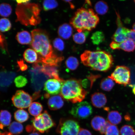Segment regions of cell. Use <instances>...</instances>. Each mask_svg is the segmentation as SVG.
Here are the masks:
<instances>
[{
    "mask_svg": "<svg viewBox=\"0 0 135 135\" xmlns=\"http://www.w3.org/2000/svg\"><path fill=\"white\" fill-rule=\"evenodd\" d=\"M80 59L82 63L85 66L98 71H107L113 64L112 55L104 51L85 50L81 55Z\"/></svg>",
    "mask_w": 135,
    "mask_h": 135,
    "instance_id": "obj_1",
    "label": "cell"
},
{
    "mask_svg": "<svg viewBox=\"0 0 135 135\" xmlns=\"http://www.w3.org/2000/svg\"><path fill=\"white\" fill-rule=\"evenodd\" d=\"M32 40L30 45L38 55L37 61L43 63L56 55L53 53L48 33L44 30L37 28L31 32Z\"/></svg>",
    "mask_w": 135,
    "mask_h": 135,
    "instance_id": "obj_2",
    "label": "cell"
},
{
    "mask_svg": "<svg viewBox=\"0 0 135 135\" xmlns=\"http://www.w3.org/2000/svg\"><path fill=\"white\" fill-rule=\"evenodd\" d=\"M99 21V17L91 8H81L78 9L70 21L78 32L90 31L95 28Z\"/></svg>",
    "mask_w": 135,
    "mask_h": 135,
    "instance_id": "obj_3",
    "label": "cell"
},
{
    "mask_svg": "<svg viewBox=\"0 0 135 135\" xmlns=\"http://www.w3.org/2000/svg\"><path fill=\"white\" fill-rule=\"evenodd\" d=\"M60 93L65 100L76 104L82 102L88 92L83 88L81 80L72 79L64 81Z\"/></svg>",
    "mask_w": 135,
    "mask_h": 135,
    "instance_id": "obj_4",
    "label": "cell"
},
{
    "mask_svg": "<svg viewBox=\"0 0 135 135\" xmlns=\"http://www.w3.org/2000/svg\"><path fill=\"white\" fill-rule=\"evenodd\" d=\"M34 4H18L16 13L18 21L25 25H35L40 22V18H36L30 16V15L38 16L40 11V8L35 10L31 13Z\"/></svg>",
    "mask_w": 135,
    "mask_h": 135,
    "instance_id": "obj_5",
    "label": "cell"
},
{
    "mask_svg": "<svg viewBox=\"0 0 135 135\" xmlns=\"http://www.w3.org/2000/svg\"><path fill=\"white\" fill-rule=\"evenodd\" d=\"M41 65V62H37L33 64L30 70L32 87L35 92L33 95L35 99L40 97V91L49 78L42 71Z\"/></svg>",
    "mask_w": 135,
    "mask_h": 135,
    "instance_id": "obj_6",
    "label": "cell"
},
{
    "mask_svg": "<svg viewBox=\"0 0 135 135\" xmlns=\"http://www.w3.org/2000/svg\"><path fill=\"white\" fill-rule=\"evenodd\" d=\"M32 123L34 129L41 133H44L55 125V122L46 111L34 118Z\"/></svg>",
    "mask_w": 135,
    "mask_h": 135,
    "instance_id": "obj_7",
    "label": "cell"
},
{
    "mask_svg": "<svg viewBox=\"0 0 135 135\" xmlns=\"http://www.w3.org/2000/svg\"><path fill=\"white\" fill-rule=\"evenodd\" d=\"M131 70L129 67L125 66H117L108 77L116 83L126 86L131 83Z\"/></svg>",
    "mask_w": 135,
    "mask_h": 135,
    "instance_id": "obj_8",
    "label": "cell"
},
{
    "mask_svg": "<svg viewBox=\"0 0 135 135\" xmlns=\"http://www.w3.org/2000/svg\"><path fill=\"white\" fill-rule=\"evenodd\" d=\"M69 112L74 117L80 119H85L92 114L93 109L88 102L83 101L73 106Z\"/></svg>",
    "mask_w": 135,
    "mask_h": 135,
    "instance_id": "obj_9",
    "label": "cell"
},
{
    "mask_svg": "<svg viewBox=\"0 0 135 135\" xmlns=\"http://www.w3.org/2000/svg\"><path fill=\"white\" fill-rule=\"evenodd\" d=\"M80 129L79 123L73 119L61 120L57 131L61 135H77Z\"/></svg>",
    "mask_w": 135,
    "mask_h": 135,
    "instance_id": "obj_10",
    "label": "cell"
},
{
    "mask_svg": "<svg viewBox=\"0 0 135 135\" xmlns=\"http://www.w3.org/2000/svg\"><path fill=\"white\" fill-rule=\"evenodd\" d=\"M12 101L15 107L22 109L29 107L32 102L33 98L28 93L18 90L13 96Z\"/></svg>",
    "mask_w": 135,
    "mask_h": 135,
    "instance_id": "obj_11",
    "label": "cell"
},
{
    "mask_svg": "<svg viewBox=\"0 0 135 135\" xmlns=\"http://www.w3.org/2000/svg\"><path fill=\"white\" fill-rule=\"evenodd\" d=\"M116 13L117 16L116 23L117 28L115 33L113 35L112 38L114 41L121 43L128 40L127 33L129 29L123 26L119 14L116 12Z\"/></svg>",
    "mask_w": 135,
    "mask_h": 135,
    "instance_id": "obj_12",
    "label": "cell"
},
{
    "mask_svg": "<svg viewBox=\"0 0 135 135\" xmlns=\"http://www.w3.org/2000/svg\"><path fill=\"white\" fill-rule=\"evenodd\" d=\"M63 82L55 79H49L45 82L44 90L49 95H57L60 92Z\"/></svg>",
    "mask_w": 135,
    "mask_h": 135,
    "instance_id": "obj_13",
    "label": "cell"
},
{
    "mask_svg": "<svg viewBox=\"0 0 135 135\" xmlns=\"http://www.w3.org/2000/svg\"><path fill=\"white\" fill-rule=\"evenodd\" d=\"M16 74L11 71H3L0 73V90H5L13 82Z\"/></svg>",
    "mask_w": 135,
    "mask_h": 135,
    "instance_id": "obj_14",
    "label": "cell"
},
{
    "mask_svg": "<svg viewBox=\"0 0 135 135\" xmlns=\"http://www.w3.org/2000/svg\"><path fill=\"white\" fill-rule=\"evenodd\" d=\"M110 46L113 50H122L126 52H131L134 50L135 44L132 40H128L121 43L113 41L110 45Z\"/></svg>",
    "mask_w": 135,
    "mask_h": 135,
    "instance_id": "obj_15",
    "label": "cell"
},
{
    "mask_svg": "<svg viewBox=\"0 0 135 135\" xmlns=\"http://www.w3.org/2000/svg\"><path fill=\"white\" fill-rule=\"evenodd\" d=\"M41 63V71L45 75L50 78H53L62 82L64 81L63 79L59 77L57 67L51 66L43 63Z\"/></svg>",
    "mask_w": 135,
    "mask_h": 135,
    "instance_id": "obj_16",
    "label": "cell"
},
{
    "mask_svg": "<svg viewBox=\"0 0 135 135\" xmlns=\"http://www.w3.org/2000/svg\"><path fill=\"white\" fill-rule=\"evenodd\" d=\"M91 101L94 107L98 108L103 107L107 102V99L105 94L102 93L96 92L92 94Z\"/></svg>",
    "mask_w": 135,
    "mask_h": 135,
    "instance_id": "obj_17",
    "label": "cell"
},
{
    "mask_svg": "<svg viewBox=\"0 0 135 135\" xmlns=\"http://www.w3.org/2000/svg\"><path fill=\"white\" fill-rule=\"evenodd\" d=\"M64 99L61 95H56L50 97L48 102L49 108L52 110H56L61 108L64 105Z\"/></svg>",
    "mask_w": 135,
    "mask_h": 135,
    "instance_id": "obj_18",
    "label": "cell"
},
{
    "mask_svg": "<svg viewBox=\"0 0 135 135\" xmlns=\"http://www.w3.org/2000/svg\"><path fill=\"white\" fill-rule=\"evenodd\" d=\"M73 29L71 25L68 23H64L59 26L58 31L59 36L64 40L69 39L71 36Z\"/></svg>",
    "mask_w": 135,
    "mask_h": 135,
    "instance_id": "obj_19",
    "label": "cell"
},
{
    "mask_svg": "<svg viewBox=\"0 0 135 135\" xmlns=\"http://www.w3.org/2000/svg\"><path fill=\"white\" fill-rule=\"evenodd\" d=\"M17 41L21 45H29L32 40L31 35L27 31H22L17 33L16 36Z\"/></svg>",
    "mask_w": 135,
    "mask_h": 135,
    "instance_id": "obj_20",
    "label": "cell"
},
{
    "mask_svg": "<svg viewBox=\"0 0 135 135\" xmlns=\"http://www.w3.org/2000/svg\"><path fill=\"white\" fill-rule=\"evenodd\" d=\"M107 121L102 116H96L93 118L91 121V124L94 130L100 131L105 126Z\"/></svg>",
    "mask_w": 135,
    "mask_h": 135,
    "instance_id": "obj_21",
    "label": "cell"
},
{
    "mask_svg": "<svg viewBox=\"0 0 135 135\" xmlns=\"http://www.w3.org/2000/svg\"><path fill=\"white\" fill-rule=\"evenodd\" d=\"M11 115L9 112L6 110H2L0 112V128L3 129L5 127L11 124Z\"/></svg>",
    "mask_w": 135,
    "mask_h": 135,
    "instance_id": "obj_22",
    "label": "cell"
},
{
    "mask_svg": "<svg viewBox=\"0 0 135 135\" xmlns=\"http://www.w3.org/2000/svg\"><path fill=\"white\" fill-rule=\"evenodd\" d=\"M23 58L28 63H36L38 60V56L36 51L31 49H28L25 51L23 54Z\"/></svg>",
    "mask_w": 135,
    "mask_h": 135,
    "instance_id": "obj_23",
    "label": "cell"
},
{
    "mask_svg": "<svg viewBox=\"0 0 135 135\" xmlns=\"http://www.w3.org/2000/svg\"><path fill=\"white\" fill-rule=\"evenodd\" d=\"M108 121L111 124L117 125L121 122L122 117L118 111L113 110L110 111L108 114Z\"/></svg>",
    "mask_w": 135,
    "mask_h": 135,
    "instance_id": "obj_24",
    "label": "cell"
},
{
    "mask_svg": "<svg viewBox=\"0 0 135 135\" xmlns=\"http://www.w3.org/2000/svg\"><path fill=\"white\" fill-rule=\"evenodd\" d=\"M43 109V107L41 104L37 102H34L30 104L28 110L31 115L35 117L41 114Z\"/></svg>",
    "mask_w": 135,
    "mask_h": 135,
    "instance_id": "obj_25",
    "label": "cell"
},
{
    "mask_svg": "<svg viewBox=\"0 0 135 135\" xmlns=\"http://www.w3.org/2000/svg\"><path fill=\"white\" fill-rule=\"evenodd\" d=\"M94 9L98 14L103 15L108 12L109 7L105 2L100 1L96 3L94 6Z\"/></svg>",
    "mask_w": 135,
    "mask_h": 135,
    "instance_id": "obj_26",
    "label": "cell"
},
{
    "mask_svg": "<svg viewBox=\"0 0 135 135\" xmlns=\"http://www.w3.org/2000/svg\"><path fill=\"white\" fill-rule=\"evenodd\" d=\"M115 84L114 81L108 77L101 81L100 87L101 89L106 91H110L113 88Z\"/></svg>",
    "mask_w": 135,
    "mask_h": 135,
    "instance_id": "obj_27",
    "label": "cell"
},
{
    "mask_svg": "<svg viewBox=\"0 0 135 135\" xmlns=\"http://www.w3.org/2000/svg\"><path fill=\"white\" fill-rule=\"evenodd\" d=\"M14 118L18 122L22 123L27 120L29 116L26 111L23 109H20L15 112Z\"/></svg>",
    "mask_w": 135,
    "mask_h": 135,
    "instance_id": "obj_28",
    "label": "cell"
},
{
    "mask_svg": "<svg viewBox=\"0 0 135 135\" xmlns=\"http://www.w3.org/2000/svg\"><path fill=\"white\" fill-rule=\"evenodd\" d=\"M89 33V32L87 31L78 32L73 35L74 41L78 44H82L85 43Z\"/></svg>",
    "mask_w": 135,
    "mask_h": 135,
    "instance_id": "obj_29",
    "label": "cell"
},
{
    "mask_svg": "<svg viewBox=\"0 0 135 135\" xmlns=\"http://www.w3.org/2000/svg\"><path fill=\"white\" fill-rule=\"evenodd\" d=\"M65 65L68 69L71 70H75L78 67L79 62L75 57L70 56L68 58L65 62Z\"/></svg>",
    "mask_w": 135,
    "mask_h": 135,
    "instance_id": "obj_30",
    "label": "cell"
},
{
    "mask_svg": "<svg viewBox=\"0 0 135 135\" xmlns=\"http://www.w3.org/2000/svg\"><path fill=\"white\" fill-rule=\"evenodd\" d=\"M23 128L22 125L18 122H13L10 124L9 130L12 134L17 135L22 132Z\"/></svg>",
    "mask_w": 135,
    "mask_h": 135,
    "instance_id": "obj_31",
    "label": "cell"
},
{
    "mask_svg": "<svg viewBox=\"0 0 135 135\" xmlns=\"http://www.w3.org/2000/svg\"><path fill=\"white\" fill-rule=\"evenodd\" d=\"M12 9L11 5L6 3L0 4V16L7 17L9 16L12 13Z\"/></svg>",
    "mask_w": 135,
    "mask_h": 135,
    "instance_id": "obj_32",
    "label": "cell"
},
{
    "mask_svg": "<svg viewBox=\"0 0 135 135\" xmlns=\"http://www.w3.org/2000/svg\"><path fill=\"white\" fill-rule=\"evenodd\" d=\"M91 39L94 45H98L104 41L105 36L102 32L97 31L93 34Z\"/></svg>",
    "mask_w": 135,
    "mask_h": 135,
    "instance_id": "obj_33",
    "label": "cell"
},
{
    "mask_svg": "<svg viewBox=\"0 0 135 135\" xmlns=\"http://www.w3.org/2000/svg\"><path fill=\"white\" fill-rule=\"evenodd\" d=\"M43 5L44 11H48L56 8L58 3L56 0H44Z\"/></svg>",
    "mask_w": 135,
    "mask_h": 135,
    "instance_id": "obj_34",
    "label": "cell"
},
{
    "mask_svg": "<svg viewBox=\"0 0 135 135\" xmlns=\"http://www.w3.org/2000/svg\"><path fill=\"white\" fill-rule=\"evenodd\" d=\"M11 23L9 20L6 18L0 19V31L2 32H7L11 29Z\"/></svg>",
    "mask_w": 135,
    "mask_h": 135,
    "instance_id": "obj_35",
    "label": "cell"
},
{
    "mask_svg": "<svg viewBox=\"0 0 135 135\" xmlns=\"http://www.w3.org/2000/svg\"><path fill=\"white\" fill-rule=\"evenodd\" d=\"M120 135H135V130L132 126L126 125L121 128Z\"/></svg>",
    "mask_w": 135,
    "mask_h": 135,
    "instance_id": "obj_36",
    "label": "cell"
},
{
    "mask_svg": "<svg viewBox=\"0 0 135 135\" xmlns=\"http://www.w3.org/2000/svg\"><path fill=\"white\" fill-rule=\"evenodd\" d=\"M14 83L17 87L20 88L24 87L28 83V80L25 77L22 75L18 76L15 78Z\"/></svg>",
    "mask_w": 135,
    "mask_h": 135,
    "instance_id": "obj_37",
    "label": "cell"
},
{
    "mask_svg": "<svg viewBox=\"0 0 135 135\" xmlns=\"http://www.w3.org/2000/svg\"><path fill=\"white\" fill-rule=\"evenodd\" d=\"M53 44L54 47L59 51H63L65 49V43L61 38H55L53 40Z\"/></svg>",
    "mask_w": 135,
    "mask_h": 135,
    "instance_id": "obj_38",
    "label": "cell"
},
{
    "mask_svg": "<svg viewBox=\"0 0 135 135\" xmlns=\"http://www.w3.org/2000/svg\"><path fill=\"white\" fill-rule=\"evenodd\" d=\"M105 134V135H119V132L117 126L110 124L108 127Z\"/></svg>",
    "mask_w": 135,
    "mask_h": 135,
    "instance_id": "obj_39",
    "label": "cell"
},
{
    "mask_svg": "<svg viewBox=\"0 0 135 135\" xmlns=\"http://www.w3.org/2000/svg\"><path fill=\"white\" fill-rule=\"evenodd\" d=\"M128 40H132L135 44V32L133 30H129L127 33Z\"/></svg>",
    "mask_w": 135,
    "mask_h": 135,
    "instance_id": "obj_40",
    "label": "cell"
},
{
    "mask_svg": "<svg viewBox=\"0 0 135 135\" xmlns=\"http://www.w3.org/2000/svg\"><path fill=\"white\" fill-rule=\"evenodd\" d=\"M6 39L2 33L0 32V47L3 50L6 49Z\"/></svg>",
    "mask_w": 135,
    "mask_h": 135,
    "instance_id": "obj_41",
    "label": "cell"
},
{
    "mask_svg": "<svg viewBox=\"0 0 135 135\" xmlns=\"http://www.w3.org/2000/svg\"><path fill=\"white\" fill-rule=\"evenodd\" d=\"M18 64L20 70L22 71L26 70L27 69V66L24 63L23 60L18 61Z\"/></svg>",
    "mask_w": 135,
    "mask_h": 135,
    "instance_id": "obj_42",
    "label": "cell"
},
{
    "mask_svg": "<svg viewBox=\"0 0 135 135\" xmlns=\"http://www.w3.org/2000/svg\"><path fill=\"white\" fill-rule=\"evenodd\" d=\"M77 135H92V134L88 130L80 128Z\"/></svg>",
    "mask_w": 135,
    "mask_h": 135,
    "instance_id": "obj_43",
    "label": "cell"
},
{
    "mask_svg": "<svg viewBox=\"0 0 135 135\" xmlns=\"http://www.w3.org/2000/svg\"><path fill=\"white\" fill-rule=\"evenodd\" d=\"M18 4H27L30 0H16Z\"/></svg>",
    "mask_w": 135,
    "mask_h": 135,
    "instance_id": "obj_44",
    "label": "cell"
},
{
    "mask_svg": "<svg viewBox=\"0 0 135 135\" xmlns=\"http://www.w3.org/2000/svg\"><path fill=\"white\" fill-rule=\"evenodd\" d=\"M0 135H13L11 133H8L7 132L1 133L0 132Z\"/></svg>",
    "mask_w": 135,
    "mask_h": 135,
    "instance_id": "obj_45",
    "label": "cell"
},
{
    "mask_svg": "<svg viewBox=\"0 0 135 135\" xmlns=\"http://www.w3.org/2000/svg\"><path fill=\"white\" fill-rule=\"evenodd\" d=\"M130 86L132 88V92L135 95V84L134 85H130Z\"/></svg>",
    "mask_w": 135,
    "mask_h": 135,
    "instance_id": "obj_46",
    "label": "cell"
},
{
    "mask_svg": "<svg viewBox=\"0 0 135 135\" xmlns=\"http://www.w3.org/2000/svg\"><path fill=\"white\" fill-rule=\"evenodd\" d=\"M29 135H40L39 134L38 132H36L35 131H34L33 132Z\"/></svg>",
    "mask_w": 135,
    "mask_h": 135,
    "instance_id": "obj_47",
    "label": "cell"
},
{
    "mask_svg": "<svg viewBox=\"0 0 135 135\" xmlns=\"http://www.w3.org/2000/svg\"><path fill=\"white\" fill-rule=\"evenodd\" d=\"M64 1L65 2L70 3V2H71L73 0H62Z\"/></svg>",
    "mask_w": 135,
    "mask_h": 135,
    "instance_id": "obj_48",
    "label": "cell"
},
{
    "mask_svg": "<svg viewBox=\"0 0 135 135\" xmlns=\"http://www.w3.org/2000/svg\"><path fill=\"white\" fill-rule=\"evenodd\" d=\"M133 30L135 32V23L133 26Z\"/></svg>",
    "mask_w": 135,
    "mask_h": 135,
    "instance_id": "obj_49",
    "label": "cell"
},
{
    "mask_svg": "<svg viewBox=\"0 0 135 135\" xmlns=\"http://www.w3.org/2000/svg\"><path fill=\"white\" fill-rule=\"evenodd\" d=\"M134 2L135 3V0H134Z\"/></svg>",
    "mask_w": 135,
    "mask_h": 135,
    "instance_id": "obj_50",
    "label": "cell"
},
{
    "mask_svg": "<svg viewBox=\"0 0 135 135\" xmlns=\"http://www.w3.org/2000/svg\"><path fill=\"white\" fill-rule=\"evenodd\" d=\"M85 1H86V0H85Z\"/></svg>",
    "mask_w": 135,
    "mask_h": 135,
    "instance_id": "obj_51",
    "label": "cell"
}]
</instances>
